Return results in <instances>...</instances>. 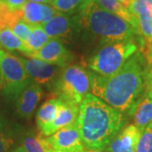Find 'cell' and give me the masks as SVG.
I'll list each match as a JSON object with an SVG mask.
<instances>
[{"label":"cell","instance_id":"cell-1","mask_svg":"<svg viewBox=\"0 0 152 152\" xmlns=\"http://www.w3.org/2000/svg\"><path fill=\"white\" fill-rule=\"evenodd\" d=\"M144 66L143 56L135 53L113 75H99L89 71L91 94L121 113L129 110L145 88Z\"/></svg>","mask_w":152,"mask_h":152},{"label":"cell","instance_id":"cell-2","mask_svg":"<svg viewBox=\"0 0 152 152\" xmlns=\"http://www.w3.org/2000/svg\"><path fill=\"white\" fill-rule=\"evenodd\" d=\"M76 123L85 149L105 151L124 121L120 111L88 93L80 105Z\"/></svg>","mask_w":152,"mask_h":152},{"label":"cell","instance_id":"cell-3","mask_svg":"<svg viewBox=\"0 0 152 152\" xmlns=\"http://www.w3.org/2000/svg\"><path fill=\"white\" fill-rule=\"evenodd\" d=\"M79 20L105 43L133 41L138 32L129 22L103 10L93 0L80 12Z\"/></svg>","mask_w":152,"mask_h":152},{"label":"cell","instance_id":"cell-4","mask_svg":"<svg viewBox=\"0 0 152 152\" xmlns=\"http://www.w3.org/2000/svg\"><path fill=\"white\" fill-rule=\"evenodd\" d=\"M138 51L134 41L106 44L89 61L88 67L99 75H114Z\"/></svg>","mask_w":152,"mask_h":152},{"label":"cell","instance_id":"cell-5","mask_svg":"<svg viewBox=\"0 0 152 152\" xmlns=\"http://www.w3.org/2000/svg\"><path fill=\"white\" fill-rule=\"evenodd\" d=\"M53 86L58 97L80 106L91 90L89 71L80 65L64 67Z\"/></svg>","mask_w":152,"mask_h":152},{"label":"cell","instance_id":"cell-6","mask_svg":"<svg viewBox=\"0 0 152 152\" xmlns=\"http://www.w3.org/2000/svg\"><path fill=\"white\" fill-rule=\"evenodd\" d=\"M31 81L19 57L4 52L0 64V90L4 96L17 100Z\"/></svg>","mask_w":152,"mask_h":152},{"label":"cell","instance_id":"cell-7","mask_svg":"<svg viewBox=\"0 0 152 152\" xmlns=\"http://www.w3.org/2000/svg\"><path fill=\"white\" fill-rule=\"evenodd\" d=\"M49 152H82L83 145L77 123L45 137Z\"/></svg>","mask_w":152,"mask_h":152},{"label":"cell","instance_id":"cell-8","mask_svg":"<svg viewBox=\"0 0 152 152\" xmlns=\"http://www.w3.org/2000/svg\"><path fill=\"white\" fill-rule=\"evenodd\" d=\"M30 58H36L52 65L64 68L69 65L74 56L69 49L64 46L59 39L51 38L42 48L34 52L25 53Z\"/></svg>","mask_w":152,"mask_h":152},{"label":"cell","instance_id":"cell-9","mask_svg":"<svg viewBox=\"0 0 152 152\" xmlns=\"http://www.w3.org/2000/svg\"><path fill=\"white\" fill-rule=\"evenodd\" d=\"M19 58L31 80L38 85H54L62 70L58 66L49 64L42 60L30 58H26L20 56Z\"/></svg>","mask_w":152,"mask_h":152},{"label":"cell","instance_id":"cell-10","mask_svg":"<svg viewBox=\"0 0 152 152\" xmlns=\"http://www.w3.org/2000/svg\"><path fill=\"white\" fill-rule=\"evenodd\" d=\"M80 25L79 17L72 18L69 15L58 13L42 26L49 37L59 39L71 37L74 30Z\"/></svg>","mask_w":152,"mask_h":152},{"label":"cell","instance_id":"cell-11","mask_svg":"<svg viewBox=\"0 0 152 152\" xmlns=\"http://www.w3.org/2000/svg\"><path fill=\"white\" fill-rule=\"evenodd\" d=\"M141 132L134 124H129L118 132L109 143L107 152H135Z\"/></svg>","mask_w":152,"mask_h":152},{"label":"cell","instance_id":"cell-12","mask_svg":"<svg viewBox=\"0 0 152 152\" xmlns=\"http://www.w3.org/2000/svg\"><path fill=\"white\" fill-rule=\"evenodd\" d=\"M43 91L40 86L31 81L17 98L16 113L20 118H30L42 97Z\"/></svg>","mask_w":152,"mask_h":152},{"label":"cell","instance_id":"cell-13","mask_svg":"<svg viewBox=\"0 0 152 152\" xmlns=\"http://www.w3.org/2000/svg\"><path fill=\"white\" fill-rule=\"evenodd\" d=\"M79 112H80L79 105L64 102L55 119L48 126H47L45 129L41 131V134L48 137L52 135L57 131L73 125L77 121Z\"/></svg>","mask_w":152,"mask_h":152},{"label":"cell","instance_id":"cell-14","mask_svg":"<svg viewBox=\"0 0 152 152\" xmlns=\"http://www.w3.org/2000/svg\"><path fill=\"white\" fill-rule=\"evenodd\" d=\"M133 116L134 124L142 132L152 122V100L146 94L138 100L129 109Z\"/></svg>","mask_w":152,"mask_h":152},{"label":"cell","instance_id":"cell-15","mask_svg":"<svg viewBox=\"0 0 152 152\" xmlns=\"http://www.w3.org/2000/svg\"><path fill=\"white\" fill-rule=\"evenodd\" d=\"M64 101L57 96L48 100L39 108L36 117V121L40 132L55 119Z\"/></svg>","mask_w":152,"mask_h":152},{"label":"cell","instance_id":"cell-16","mask_svg":"<svg viewBox=\"0 0 152 152\" xmlns=\"http://www.w3.org/2000/svg\"><path fill=\"white\" fill-rule=\"evenodd\" d=\"M94 1L103 10L109 11L114 15L121 17L127 22H129L138 32V21L136 18L133 16L129 13V10L118 0H94Z\"/></svg>","mask_w":152,"mask_h":152},{"label":"cell","instance_id":"cell-17","mask_svg":"<svg viewBox=\"0 0 152 152\" xmlns=\"http://www.w3.org/2000/svg\"><path fill=\"white\" fill-rule=\"evenodd\" d=\"M21 146L25 152H49L45 136L37 134L33 131L23 134L21 139Z\"/></svg>","mask_w":152,"mask_h":152},{"label":"cell","instance_id":"cell-18","mask_svg":"<svg viewBox=\"0 0 152 152\" xmlns=\"http://www.w3.org/2000/svg\"><path fill=\"white\" fill-rule=\"evenodd\" d=\"M0 48L9 51H19L24 54L30 52L26 42L15 36L10 29L0 31Z\"/></svg>","mask_w":152,"mask_h":152},{"label":"cell","instance_id":"cell-19","mask_svg":"<svg viewBox=\"0 0 152 152\" xmlns=\"http://www.w3.org/2000/svg\"><path fill=\"white\" fill-rule=\"evenodd\" d=\"M93 0H52L50 4L61 14L70 15L81 12Z\"/></svg>","mask_w":152,"mask_h":152},{"label":"cell","instance_id":"cell-20","mask_svg":"<svg viewBox=\"0 0 152 152\" xmlns=\"http://www.w3.org/2000/svg\"><path fill=\"white\" fill-rule=\"evenodd\" d=\"M22 20L31 26H42L41 4L26 1L20 9Z\"/></svg>","mask_w":152,"mask_h":152},{"label":"cell","instance_id":"cell-21","mask_svg":"<svg viewBox=\"0 0 152 152\" xmlns=\"http://www.w3.org/2000/svg\"><path fill=\"white\" fill-rule=\"evenodd\" d=\"M49 40H50V37L47 35V33L45 32L42 26H31V37L26 44L30 52H34L42 48Z\"/></svg>","mask_w":152,"mask_h":152},{"label":"cell","instance_id":"cell-22","mask_svg":"<svg viewBox=\"0 0 152 152\" xmlns=\"http://www.w3.org/2000/svg\"><path fill=\"white\" fill-rule=\"evenodd\" d=\"M19 19H22L20 10H11L4 4L0 2V31L5 29H10Z\"/></svg>","mask_w":152,"mask_h":152},{"label":"cell","instance_id":"cell-23","mask_svg":"<svg viewBox=\"0 0 152 152\" xmlns=\"http://www.w3.org/2000/svg\"><path fill=\"white\" fill-rule=\"evenodd\" d=\"M14 134L3 117L0 116V152H8L15 145Z\"/></svg>","mask_w":152,"mask_h":152},{"label":"cell","instance_id":"cell-24","mask_svg":"<svg viewBox=\"0 0 152 152\" xmlns=\"http://www.w3.org/2000/svg\"><path fill=\"white\" fill-rule=\"evenodd\" d=\"M10 30L26 43L31 35V26L26 24L22 19L17 20L10 27Z\"/></svg>","mask_w":152,"mask_h":152},{"label":"cell","instance_id":"cell-25","mask_svg":"<svg viewBox=\"0 0 152 152\" xmlns=\"http://www.w3.org/2000/svg\"><path fill=\"white\" fill-rule=\"evenodd\" d=\"M135 152H152V127L150 125L141 132Z\"/></svg>","mask_w":152,"mask_h":152},{"label":"cell","instance_id":"cell-26","mask_svg":"<svg viewBox=\"0 0 152 152\" xmlns=\"http://www.w3.org/2000/svg\"><path fill=\"white\" fill-rule=\"evenodd\" d=\"M128 10L136 18L142 13L152 10V0H133Z\"/></svg>","mask_w":152,"mask_h":152},{"label":"cell","instance_id":"cell-27","mask_svg":"<svg viewBox=\"0 0 152 152\" xmlns=\"http://www.w3.org/2000/svg\"><path fill=\"white\" fill-rule=\"evenodd\" d=\"M42 7V25L50 21L53 17L58 14L52 5L48 4H41Z\"/></svg>","mask_w":152,"mask_h":152},{"label":"cell","instance_id":"cell-28","mask_svg":"<svg viewBox=\"0 0 152 152\" xmlns=\"http://www.w3.org/2000/svg\"><path fill=\"white\" fill-rule=\"evenodd\" d=\"M0 2L4 4L11 10L15 11L20 10L26 4V0H0Z\"/></svg>","mask_w":152,"mask_h":152},{"label":"cell","instance_id":"cell-29","mask_svg":"<svg viewBox=\"0 0 152 152\" xmlns=\"http://www.w3.org/2000/svg\"><path fill=\"white\" fill-rule=\"evenodd\" d=\"M147 94L152 100V73L148 77V91H147Z\"/></svg>","mask_w":152,"mask_h":152},{"label":"cell","instance_id":"cell-30","mask_svg":"<svg viewBox=\"0 0 152 152\" xmlns=\"http://www.w3.org/2000/svg\"><path fill=\"white\" fill-rule=\"evenodd\" d=\"M118 2H120L123 5L126 7L127 9L129 7V5L131 4V3L133 2V0H118Z\"/></svg>","mask_w":152,"mask_h":152},{"label":"cell","instance_id":"cell-31","mask_svg":"<svg viewBox=\"0 0 152 152\" xmlns=\"http://www.w3.org/2000/svg\"><path fill=\"white\" fill-rule=\"evenodd\" d=\"M28 1L37 3V4H50L52 2V0H28Z\"/></svg>","mask_w":152,"mask_h":152},{"label":"cell","instance_id":"cell-32","mask_svg":"<svg viewBox=\"0 0 152 152\" xmlns=\"http://www.w3.org/2000/svg\"><path fill=\"white\" fill-rule=\"evenodd\" d=\"M8 152H25V151H24L23 147L19 146L16 147V148H15V149H13V150H10V151Z\"/></svg>","mask_w":152,"mask_h":152},{"label":"cell","instance_id":"cell-33","mask_svg":"<svg viewBox=\"0 0 152 152\" xmlns=\"http://www.w3.org/2000/svg\"><path fill=\"white\" fill-rule=\"evenodd\" d=\"M82 152H107V151H93V150H86L85 149Z\"/></svg>","mask_w":152,"mask_h":152},{"label":"cell","instance_id":"cell-34","mask_svg":"<svg viewBox=\"0 0 152 152\" xmlns=\"http://www.w3.org/2000/svg\"><path fill=\"white\" fill-rule=\"evenodd\" d=\"M4 54V52L0 49V64H1V60H2V58H3Z\"/></svg>","mask_w":152,"mask_h":152},{"label":"cell","instance_id":"cell-35","mask_svg":"<svg viewBox=\"0 0 152 152\" xmlns=\"http://www.w3.org/2000/svg\"><path fill=\"white\" fill-rule=\"evenodd\" d=\"M151 43L152 44V32H151Z\"/></svg>","mask_w":152,"mask_h":152},{"label":"cell","instance_id":"cell-36","mask_svg":"<svg viewBox=\"0 0 152 152\" xmlns=\"http://www.w3.org/2000/svg\"><path fill=\"white\" fill-rule=\"evenodd\" d=\"M149 125H150L151 127H152V122H151V124H149Z\"/></svg>","mask_w":152,"mask_h":152}]
</instances>
